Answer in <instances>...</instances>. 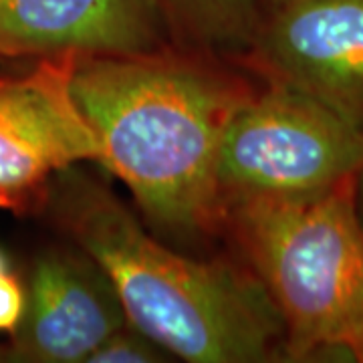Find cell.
<instances>
[{"mask_svg": "<svg viewBox=\"0 0 363 363\" xmlns=\"http://www.w3.org/2000/svg\"><path fill=\"white\" fill-rule=\"evenodd\" d=\"M257 83L240 57L168 43L75 57L71 91L152 228L178 242L220 236L216 160L234 109Z\"/></svg>", "mask_w": 363, "mask_h": 363, "instance_id": "cell-1", "label": "cell"}, {"mask_svg": "<svg viewBox=\"0 0 363 363\" xmlns=\"http://www.w3.org/2000/svg\"><path fill=\"white\" fill-rule=\"evenodd\" d=\"M363 131L307 93L257 73L222 133L216 190L222 206L247 198L319 194L353 180Z\"/></svg>", "mask_w": 363, "mask_h": 363, "instance_id": "cell-4", "label": "cell"}, {"mask_svg": "<svg viewBox=\"0 0 363 363\" xmlns=\"http://www.w3.org/2000/svg\"><path fill=\"white\" fill-rule=\"evenodd\" d=\"M257 2V6H259L260 14L269 13V11H272V9H277L279 4H283V2H286V0H255Z\"/></svg>", "mask_w": 363, "mask_h": 363, "instance_id": "cell-14", "label": "cell"}, {"mask_svg": "<svg viewBox=\"0 0 363 363\" xmlns=\"http://www.w3.org/2000/svg\"><path fill=\"white\" fill-rule=\"evenodd\" d=\"M240 61L363 131V0H286L262 14Z\"/></svg>", "mask_w": 363, "mask_h": 363, "instance_id": "cell-6", "label": "cell"}, {"mask_svg": "<svg viewBox=\"0 0 363 363\" xmlns=\"http://www.w3.org/2000/svg\"><path fill=\"white\" fill-rule=\"evenodd\" d=\"M43 210L116 286L128 321L190 363L286 362L285 329L240 260L196 259L162 242L83 169L52 180Z\"/></svg>", "mask_w": 363, "mask_h": 363, "instance_id": "cell-2", "label": "cell"}, {"mask_svg": "<svg viewBox=\"0 0 363 363\" xmlns=\"http://www.w3.org/2000/svg\"><path fill=\"white\" fill-rule=\"evenodd\" d=\"M26 309V286L11 271L0 274V333L13 335Z\"/></svg>", "mask_w": 363, "mask_h": 363, "instance_id": "cell-11", "label": "cell"}, {"mask_svg": "<svg viewBox=\"0 0 363 363\" xmlns=\"http://www.w3.org/2000/svg\"><path fill=\"white\" fill-rule=\"evenodd\" d=\"M168 43L152 0H0V59L123 55Z\"/></svg>", "mask_w": 363, "mask_h": 363, "instance_id": "cell-8", "label": "cell"}, {"mask_svg": "<svg viewBox=\"0 0 363 363\" xmlns=\"http://www.w3.org/2000/svg\"><path fill=\"white\" fill-rule=\"evenodd\" d=\"M335 355H345L343 359L363 363V298L343 331L339 333L335 341Z\"/></svg>", "mask_w": 363, "mask_h": 363, "instance_id": "cell-12", "label": "cell"}, {"mask_svg": "<svg viewBox=\"0 0 363 363\" xmlns=\"http://www.w3.org/2000/svg\"><path fill=\"white\" fill-rule=\"evenodd\" d=\"M75 57L33 59L0 75V208L43 210L52 180L77 164L101 166V145L71 91Z\"/></svg>", "mask_w": 363, "mask_h": 363, "instance_id": "cell-5", "label": "cell"}, {"mask_svg": "<svg viewBox=\"0 0 363 363\" xmlns=\"http://www.w3.org/2000/svg\"><path fill=\"white\" fill-rule=\"evenodd\" d=\"M172 355L133 325L125 323L89 355L87 363H164Z\"/></svg>", "mask_w": 363, "mask_h": 363, "instance_id": "cell-10", "label": "cell"}, {"mask_svg": "<svg viewBox=\"0 0 363 363\" xmlns=\"http://www.w3.org/2000/svg\"><path fill=\"white\" fill-rule=\"evenodd\" d=\"M353 204H355V212L363 228V160L353 176Z\"/></svg>", "mask_w": 363, "mask_h": 363, "instance_id": "cell-13", "label": "cell"}, {"mask_svg": "<svg viewBox=\"0 0 363 363\" xmlns=\"http://www.w3.org/2000/svg\"><path fill=\"white\" fill-rule=\"evenodd\" d=\"M128 321L116 286L81 248H51L37 257L26 309L6 362L87 363L89 355Z\"/></svg>", "mask_w": 363, "mask_h": 363, "instance_id": "cell-7", "label": "cell"}, {"mask_svg": "<svg viewBox=\"0 0 363 363\" xmlns=\"http://www.w3.org/2000/svg\"><path fill=\"white\" fill-rule=\"evenodd\" d=\"M220 236L279 313L286 362L335 355L339 333L363 298L353 180L319 194L228 202Z\"/></svg>", "mask_w": 363, "mask_h": 363, "instance_id": "cell-3", "label": "cell"}, {"mask_svg": "<svg viewBox=\"0 0 363 363\" xmlns=\"http://www.w3.org/2000/svg\"><path fill=\"white\" fill-rule=\"evenodd\" d=\"M172 43L245 57L259 30L260 14L255 0H152Z\"/></svg>", "mask_w": 363, "mask_h": 363, "instance_id": "cell-9", "label": "cell"}, {"mask_svg": "<svg viewBox=\"0 0 363 363\" xmlns=\"http://www.w3.org/2000/svg\"><path fill=\"white\" fill-rule=\"evenodd\" d=\"M6 271H11V269H9V259H6V255L0 250V274Z\"/></svg>", "mask_w": 363, "mask_h": 363, "instance_id": "cell-15", "label": "cell"}]
</instances>
